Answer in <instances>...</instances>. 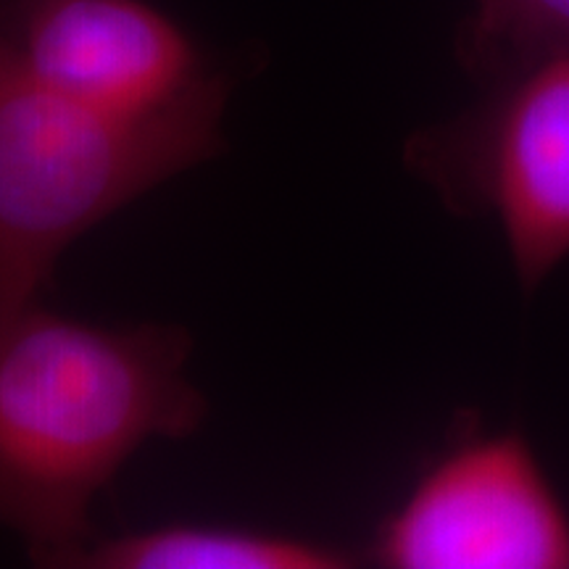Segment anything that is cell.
<instances>
[{"mask_svg": "<svg viewBox=\"0 0 569 569\" xmlns=\"http://www.w3.org/2000/svg\"><path fill=\"white\" fill-rule=\"evenodd\" d=\"M346 551L288 532L232 525H159L96 538L74 567L90 569H340Z\"/></svg>", "mask_w": 569, "mask_h": 569, "instance_id": "cell-6", "label": "cell"}, {"mask_svg": "<svg viewBox=\"0 0 569 569\" xmlns=\"http://www.w3.org/2000/svg\"><path fill=\"white\" fill-rule=\"evenodd\" d=\"M478 109L415 140L417 163L453 198L496 213L522 288L569 256V46L482 69Z\"/></svg>", "mask_w": 569, "mask_h": 569, "instance_id": "cell-3", "label": "cell"}, {"mask_svg": "<svg viewBox=\"0 0 569 569\" xmlns=\"http://www.w3.org/2000/svg\"><path fill=\"white\" fill-rule=\"evenodd\" d=\"M0 21L13 51L48 88L117 117H159L219 71L172 17L146 0H9Z\"/></svg>", "mask_w": 569, "mask_h": 569, "instance_id": "cell-5", "label": "cell"}, {"mask_svg": "<svg viewBox=\"0 0 569 569\" xmlns=\"http://www.w3.org/2000/svg\"><path fill=\"white\" fill-rule=\"evenodd\" d=\"M190 353L177 325L109 327L42 303L0 332V528L34 565L74 567L127 461L201 430Z\"/></svg>", "mask_w": 569, "mask_h": 569, "instance_id": "cell-1", "label": "cell"}, {"mask_svg": "<svg viewBox=\"0 0 569 569\" xmlns=\"http://www.w3.org/2000/svg\"><path fill=\"white\" fill-rule=\"evenodd\" d=\"M230 82L159 117H117L42 84L0 24V332L40 303L82 234L222 153Z\"/></svg>", "mask_w": 569, "mask_h": 569, "instance_id": "cell-2", "label": "cell"}, {"mask_svg": "<svg viewBox=\"0 0 569 569\" xmlns=\"http://www.w3.org/2000/svg\"><path fill=\"white\" fill-rule=\"evenodd\" d=\"M543 46H569V0H475L459 42L475 71Z\"/></svg>", "mask_w": 569, "mask_h": 569, "instance_id": "cell-7", "label": "cell"}, {"mask_svg": "<svg viewBox=\"0 0 569 569\" xmlns=\"http://www.w3.org/2000/svg\"><path fill=\"white\" fill-rule=\"evenodd\" d=\"M390 569H569V515L519 436L440 457L377 530Z\"/></svg>", "mask_w": 569, "mask_h": 569, "instance_id": "cell-4", "label": "cell"}]
</instances>
